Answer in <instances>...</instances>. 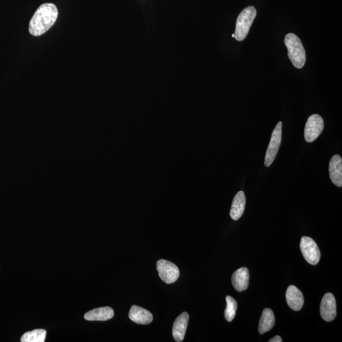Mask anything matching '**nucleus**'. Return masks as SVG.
<instances>
[{"mask_svg":"<svg viewBox=\"0 0 342 342\" xmlns=\"http://www.w3.org/2000/svg\"><path fill=\"white\" fill-rule=\"evenodd\" d=\"M288 56L293 65L297 69H302L306 61V55L302 42L297 36L289 33L284 39Z\"/></svg>","mask_w":342,"mask_h":342,"instance_id":"f03ea898","label":"nucleus"},{"mask_svg":"<svg viewBox=\"0 0 342 342\" xmlns=\"http://www.w3.org/2000/svg\"><path fill=\"white\" fill-rule=\"evenodd\" d=\"M226 300L227 304L225 311H224V317L227 321L231 322L235 317L238 303L231 296H227Z\"/></svg>","mask_w":342,"mask_h":342,"instance_id":"a211bd4d","label":"nucleus"},{"mask_svg":"<svg viewBox=\"0 0 342 342\" xmlns=\"http://www.w3.org/2000/svg\"><path fill=\"white\" fill-rule=\"evenodd\" d=\"M59 12L53 4H44L38 7L31 19L29 31L34 37H40L47 33L56 23Z\"/></svg>","mask_w":342,"mask_h":342,"instance_id":"f257e3e1","label":"nucleus"},{"mask_svg":"<svg viewBox=\"0 0 342 342\" xmlns=\"http://www.w3.org/2000/svg\"><path fill=\"white\" fill-rule=\"evenodd\" d=\"M282 122H279L272 131L271 140L265 154L264 165L269 167L274 162L280 147L282 139Z\"/></svg>","mask_w":342,"mask_h":342,"instance_id":"20e7f679","label":"nucleus"},{"mask_svg":"<svg viewBox=\"0 0 342 342\" xmlns=\"http://www.w3.org/2000/svg\"><path fill=\"white\" fill-rule=\"evenodd\" d=\"M256 16L257 11L253 7H247L238 16L234 33V38L238 42L243 41L247 37Z\"/></svg>","mask_w":342,"mask_h":342,"instance_id":"7ed1b4c3","label":"nucleus"},{"mask_svg":"<svg viewBox=\"0 0 342 342\" xmlns=\"http://www.w3.org/2000/svg\"><path fill=\"white\" fill-rule=\"evenodd\" d=\"M329 173L332 183L338 187L342 186V159L339 155H334L330 160Z\"/></svg>","mask_w":342,"mask_h":342,"instance_id":"9d476101","label":"nucleus"},{"mask_svg":"<svg viewBox=\"0 0 342 342\" xmlns=\"http://www.w3.org/2000/svg\"><path fill=\"white\" fill-rule=\"evenodd\" d=\"M246 197L243 191H238L234 196L232 202L230 216L234 221H237L240 218L245 210Z\"/></svg>","mask_w":342,"mask_h":342,"instance_id":"4468645a","label":"nucleus"},{"mask_svg":"<svg viewBox=\"0 0 342 342\" xmlns=\"http://www.w3.org/2000/svg\"><path fill=\"white\" fill-rule=\"evenodd\" d=\"M157 269L160 279L167 284L174 283L178 280L180 275L178 266L166 260H158Z\"/></svg>","mask_w":342,"mask_h":342,"instance_id":"423d86ee","label":"nucleus"},{"mask_svg":"<svg viewBox=\"0 0 342 342\" xmlns=\"http://www.w3.org/2000/svg\"><path fill=\"white\" fill-rule=\"evenodd\" d=\"M324 129V121L318 114H313L308 117L306 123L304 136L306 142L312 143L319 137Z\"/></svg>","mask_w":342,"mask_h":342,"instance_id":"0eeeda50","label":"nucleus"},{"mask_svg":"<svg viewBox=\"0 0 342 342\" xmlns=\"http://www.w3.org/2000/svg\"><path fill=\"white\" fill-rule=\"evenodd\" d=\"M249 271L247 267H241L236 270L232 275L231 281L236 291H241L247 290L249 283Z\"/></svg>","mask_w":342,"mask_h":342,"instance_id":"9b49d317","label":"nucleus"},{"mask_svg":"<svg viewBox=\"0 0 342 342\" xmlns=\"http://www.w3.org/2000/svg\"><path fill=\"white\" fill-rule=\"evenodd\" d=\"M300 247L303 257L308 264L316 265L319 263L320 252L314 240L307 236H303L301 238Z\"/></svg>","mask_w":342,"mask_h":342,"instance_id":"39448f33","label":"nucleus"},{"mask_svg":"<svg viewBox=\"0 0 342 342\" xmlns=\"http://www.w3.org/2000/svg\"><path fill=\"white\" fill-rule=\"evenodd\" d=\"M274 312L269 308H264L259 320V327H258L259 333L262 334L270 331L274 327Z\"/></svg>","mask_w":342,"mask_h":342,"instance_id":"dca6fc26","label":"nucleus"},{"mask_svg":"<svg viewBox=\"0 0 342 342\" xmlns=\"http://www.w3.org/2000/svg\"><path fill=\"white\" fill-rule=\"evenodd\" d=\"M320 315L327 322L332 321L336 315V300L331 293L325 294L320 305Z\"/></svg>","mask_w":342,"mask_h":342,"instance_id":"6e6552de","label":"nucleus"},{"mask_svg":"<svg viewBox=\"0 0 342 342\" xmlns=\"http://www.w3.org/2000/svg\"><path fill=\"white\" fill-rule=\"evenodd\" d=\"M114 312L112 308L104 307L94 308L86 313L85 319L88 320H100L104 321L112 319L114 317Z\"/></svg>","mask_w":342,"mask_h":342,"instance_id":"2eb2a0df","label":"nucleus"},{"mask_svg":"<svg viewBox=\"0 0 342 342\" xmlns=\"http://www.w3.org/2000/svg\"><path fill=\"white\" fill-rule=\"evenodd\" d=\"M189 320V314L183 312L176 318L173 327V335L176 341H183L185 338Z\"/></svg>","mask_w":342,"mask_h":342,"instance_id":"f8f14e48","label":"nucleus"},{"mask_svg":"<svg viewBox=\"0 0 342 342\" xmlns=\"http://www.w3.org/2000/svg\"><path fill=\"white\" fill-rule=\"evenodd\" d=\"M47 336L46 330L37 329L25 333L21 337L22 342H44Z\"/></svg>","mask_w":342,"mask_h":342,"instance_id":"f3484780","label":"nucleus"},{"mask_svg":"<svg viewBox=\"0 0 342 342\" xmlns=\"http://www.w3.org/2000/svg\"><path fill=\"white\" fill-rule=\"evenodd\" d=\"M232 37H233V38L234 37V34L232 35Z\"/></svg>","mask_w":342,"mask_h":342,"instance_id":"aec40b11","label":"nucleus"},{"mask_svg":"<svg viewBox=\"0 0 342 342\" xmlns=\"http://www.w3.org/2000/svg\"><path fill=\"white\" fill-rule=\"evenodd\" d=\"M286 299L287 303L291 309L295 311H298L302 309L304 298L303 294L295 286L290 285L288 286L286 292Z\"/></svg>","mask_w":342,"mask_h":342,"instance_id":"1a4fd4ad","label":"nucleus"},{"mask_svg":"<svg viewBox=\"0 0 342 342\" xmlns=\"http://www.w3.org/2000/svg\"><path fill=\"white\" fill-rule=\"evenodd\" d=\"M129 317L132 321L139 324H148L153 320L151 312L137 305H133L131 307Z\"/></svg>","mask_w":342,"mask_h":342,"instance_id":"ddd939ff","label":"nucleus"},{"mask_svg":"<svg viewBox=\"0 0 342 342\" xmlns=\"http://www.w3.org/2000/svg\"><path fill=\"white\" fill-rule=\"evenodd\" d=\"M269 342H282V341H283V340H282V339H281L280 336L276 335V336H274V338H272L271 339H269Z\"/></svg>","mask_w":342,"mask_h":342,"instance_id":"6ab92c4d","label":"nucleus"}]
</instances>
